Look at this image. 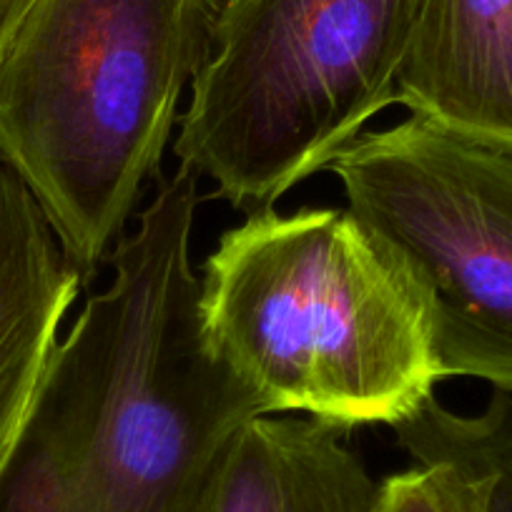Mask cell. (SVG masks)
<instances>
[{
    "instance_id": "1",
    "label": "cell",
    "mask_w": 512,
    "mask_h": 512,
    "mask_svg": "<svg viewBox=\"0 0 512 512\" xmlns=\"http://www.w3.org/2000/svg\"><path fill=\"white\" fill-rule=\"evenodd\" d=\"M199 201L179 166L116 241L111 284L58 339L0 465V512L209 510L231 442L262 412L206 339Z\"/></svg>"
},
{
    "instance_id": "3",
    "label": "cell",
    "mask_w": 512,
    "mask_h": 512,
    "mask_svg": "<svg viewBox=\"0 0 512 512\" xmlns=\"http://www.w3.org/2000/svg\"><path fill=\"white\" fill-rule=\"evenodd\" d=\"M224 0H36L0 58V159L93 279L159 176Z\"/></svg>"
},
{
    "instance_id": "9",
    "label": "cell",
    "mask_w": 512,
    "mask_h": 512,
    "mask_svg": "<svg viewBox=\"0 0 512 512\" xmlns=\"http://www.w3.org/2000/svg\"><path fill=\"white\" fill-rule=\"evenodd\" d=\"M397 440H425L470 457L487 475V512H512V395L497 392L480 415H457L432 397L392 427Z\"/></svg>"
},
{
    "instance_id": "10",
    "label": "cell",
    "mask_w": 512,
    "mask_h": 512,
    "mask_svg": "<svg viewBox=\"0 0 512 512\" xmlns=\"http://www.w3.org/2000/svg\"><path fill=\"white\" fill-rule=\"evenodd\" d=\"M415 460L377 482L369 512H487V475L462 452L425 440H397Z\"/></svg>"
},
{
    "instance_id": "5",
    "label": "cell",
    "mask_w": 512,
    "mask_h": 512,
    "mask_svg": "<svg viewBox=\"0 0 512 512\" xmlns=\"http://www.w3.org/2000/svg\"><path fill=\"white\" fill-rule=\"evenodd\" d=\"M415 287L437 379L512 395V154L420 116L364 131L329 169Z\"/></svg>"
},
{
    "instance_id": "4",
    "label": "cell",
    "mask_w": 512,
    "mask_h": 512,
    "mask_svg": "<svg viewBox=\"0 0 512 512\" xmlns=\"http://www.w3.org/2000/svg\"><path fill=\"white\" fill-rule=\"evenodd\" d=\"M425 0H224L174 154L246 214L272 209L397 103Z\"/></svg>"
},
{
    "instance_id": "7",
    "label": "cell",
    "mask_w": 512,
    "mask_h": 512,
    "mask_svg": "<svg viewBox=\"0 0 512 512\" xmlns=\"http://www.w3.org/2000/svg\"><path fill=\"white\" fill-rule=\"evenodd\" d=\"M83 284L38 201L0 159V465Z\"/></svg>"
},
{
    "instance_id": "11",
    "label": "cell",
    "mask_w": 512,
    "mask_h": 512,
    "mask_svg": "<svg viewBox=\"0 0 512 512\" xmlns=\"http://www.w3.org/2000/svg\"><path fill=\"white\" fill-rule=\"evenodd\" d=\"M36 0H0V58L11 46L13 36L18 33L21 23L26 21L28 11Z\"/></svg>"
},
{
    "instance_id": "6",
    "label": "cell",
    "mask_w": 512,
    "mask_h": 512,
    "mask_svg": "<svg viewBox=\"0 0 512 512\" xmlns=\"http://www.w3.org/2000/svg\"><path fill=\"white\" fill-rule=\"evenodd\" d=\"M397 103L512 154V0H425Z\"/></svg>"
},
{
    "instance_id": "8",
    "label": "cell",
    "mask_w": 512,
    "mask_h": 512,
    "mask_svg": "<svg viewBox=\"0 0 512 512\" xmlns=\"http://www.w3.org/2000/svg\"><path fill=\"white\" fill-rule=\"evenodd\" d=\"M344 432L259 415L231 442L206 512H369L377 480Z\"/></svg>"
},
{
    "instance_id": "2",
    "label": "cell",
    "mask_w": 512,
    "mask_h": 512,
    "mask_svg": "<svg viewBox=\"0 0 512 512\" xmlns=\"http://www.w3.org/2000/svg\"><path fill=\"white\" fill-rule=\"evenodd\" d=\"M201 319L262 415L302 412L344 435L395 427L440 382L422 299L347 206H272L226 229Z\"/></svg>"
}]
</instances>
